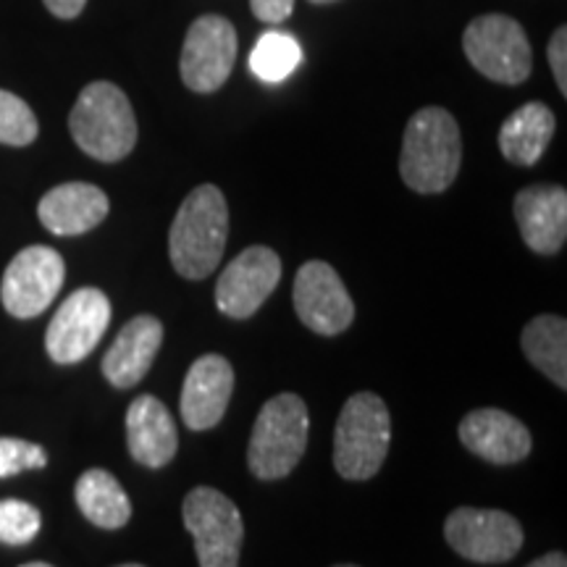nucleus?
Instances as JSON below:
<instances>
[{"label":"nucleus","instance_id":"1","mask_svg":"<svg viewBox=\"0 0 567 567\" xmlns=\"http://www.w3.org/2000/svg\"><path fill=\"white\" fill-rule=\"evenodd\" d=\"M229 237V208L221 189L200 184L176 210L168 231V252L176 274L200 281L216 271Z\"/></svg>","mask_w":567,"mask_h":567},{"label":"nucleus","instance_id":"2","mask_svg":"<svg viewBox=\"0 0 567 567\" xmlns=\"http://www.w3.org/2000/svg\"><path fill=\"white\" fill-rule=\"evenodd\" d=\"M460 161H463V140L452 113L439 105L417 111L402 137V182L421 195L444 193L457 179Z\"/></svg>","mask_w":567,"mask_h":567},{"label":"nucleus","instance_id":"3","mask_svg":"<svg viewBox=\"0 0 567 567\" xmlns=\"http://www.w3.org/2000/svg\"><path fill=\"white\" fill-rule=\"evenodd\" d=\"M69 130L90 158L103 163L126 158L137 145V118L130 97L111 82H92L80 92Z\"/></svg>","mask_w":567,"mask_h":567},{"label":"nucleus","instance_id":"4","mask_svg":"<svg viewBox=\"0 0 567 567\" xmlns=\"http://www.w3.org/2000/svg\"><path fill=\"white\" fill-rule=\"evenodd\" d=\"M308 405L292 392L276 394L255 417L247 465L260 481L289 476L308 446Z\"/></svg>","mask_w":567,"mask_h":567},{"label":"nucleus","instance_id":"5","mask_svg":"<svg viewBox=\"0 0 567 567\" xmlns=\"http://www.w3.org/2000/svg\"><path fill=\"white\" fill-rule=\"evenodd\" d=\"M392 442V417L379 394L360 392L344 402L334 431V467L347 481H368L381 471Z\"/></svg>","mask_w":567,"mask_h":567},{"label":"nucleus","instance_id":"6","mask_svg":"<svg viewBox=\"0 0 567 567\" xmlns=\"http://www.w3.org/2000/svg\"><path fill=\"white\" fill-rule=\"evenodd\" d=\"M184 526L195 538L200 567H239L245 542L243 515L229 496L210 486H197L182 507Z\"/></svg>","mask_w":567,"mask_h":567},{"label":"nucleus","instance_id":"7","mask_svg":"<svg viewBox=\"0 0 567 567\" xmlns=\"http://www.w3.org/2000/svg\"><path fill=\"white\" fill-rule=\"evenodd\" d=\"M463 51L473 69L499 84L526 82L534 66V53L523 27L502 13L473 19L463 34Z\"/></svg>","mask_w":567,"mask_h":567},{"label":"nucleus","instance_id":"8","mask_svg":"<svg viewBox=\"0 0 567 567\" xmlns=\"http://www.w3.org/2000/svg\"><path fill=\"white\" fill-rule=\"evenodd\" d=\"M111 323V300L101 289L82 287L55 310L45 334V350L53 363L74 365L95 350Z\"/></svg>","mask_w":567,"mask_h":567},{"label":"nucleus","instance_id":"9","mask_svg":"<svg viewBox=\"0 0 567 567\" xmlns=\"http://www.w3.org/2000/svg\"><path fill=\"white\" fill-rule=\"evenodd\" d=\"M63 279H66V266L53 247H24L6 268L0 300L13 318H34L51 308Z\"/></svg>","mask_w":567,"mask_h":567},{"label":"nucleus","instance_id":"10","mask_svg":"<svg viewBox=\"0 0 567 567\" xmlns=\"http://www.w3.org/2000/svg\"><path fill=\"white\" fill-rule=\"evenodd\" d=\"M444 538L460 557L496 565L513 559L523 547V528L502 509L460 507L446 517Z\"/></svg>","mask_w":567,"mask_h":567},{"label":"nucleus","instance_id":"11","mask_svg":"<svg viewBox=\"0 0 567 567\" xmlns=\"http://www.w3.org/2000/svg\"><path fill=\"white\" fill-rule=\"evenodd\" d=\"M234 61H237V30L229 19L200 17L193 21L182 48V80L193 92L221 90V84L229 80Z\"/></svg>","mask_w":567,"mask_h":567},{"label":"nucleus","instance_id":"12","mask_svg":"<svg viewBox=\"0 0 567 567\" xmlns=\"http://www.w3.org/2000/svg\"><path fill=\"white\" fill-rule=\"evenodd\" d=\"M281 279V258L271 247L252 245L239 252L216 284V305L224 316L245 321L258 313Z\"/></svg>","mask_w":567,"mask_h":567},{"label":"nucleus","instance_id":"13","mask_svg":"<svg viewBox=\"0 0 567 567\" xmlns=\"http://www.w3.org/2000/svg\"><path fill=\"white\" fill-rule=\"evenodd\" d=\"M295 310L310 331L337 337L350 329L354 318L352 297L339 274L323 260H308L295 279Z\"/></svg>","mask_w":567,"mask_h":567},{"label":"nucleus","instance_id":"14","mask_svg":"<svg viewBox=\"0 0 567 567\" xmlns=\"http://www.w3.org/2000/svg\"><path fill=\"white\" fill-rule=\"evenodd\" d=\"M234 392V368L221 354H203L182 386V417L193 431H208L221 421Z\"/></svg>","mask_w":567,"mask_h":567},{"label":"nucleus","instance_id":"15","mask_svg":"<svg viewBox=\"0 0 567 567\" xmlns=\"http://www.w3.org/2000/svg\"><path fill=\"white\" fill-rule=\"evenodd\" d=\"M460 442L488 463L513 465L528 457L530 431L505 410L481 408L463 417Z\"/></svg>","mask_w":567,"mask_h":567},{"label":"nucleus","instance_id":"16","mask_svg":"<svg viewBox=\"0 0 567 567\" xmlns=\"http://www.w3.org/2000/svg\"><path fill=\"white\" fill-rule=\"evenodd\" d=\"M523 239L538 255H555L567 239V193L555 184L520 189L513 203Z\"/></svg>","mask_w":567,"mask_h":567},{"label":"nucleus","instance_id":"17","mask_svg":"<svg viewBox=\"0 0 567 567\" xmlns=\"http://www.w3.org/2000/svg\"><path fill=\"white\" fill-rule=\"evenodd\" d=\"M109 195L87 182H69L53 187L38 205L42 226L55 237H80L101 226L109 216Z\"/></svg>","mask_w":567,"mask_h":567},{"label":"nucleus","instance_id":"18","mask_svg":"<svg viewBox=\"0 0 567 567\" xmlns=\"http://www.w3.org/2000/svg\"><path fill=\"white\" fill-rule=\"evenodd\" d=\"M126 442L130 455L145 467H163L176 455V423L158 396L142 394L126 410Z\"/></svg>","mask_w":567,"mask_h":567},{"label":"nucleus","instance_id":"19","mask_svg":"<svg viewBox=\"0 0 567 567\" xmlns=\"http://www.w3.org/2000/svg\"><path fill=\"white\" fill-rule=\"evenodd\" d=\"M163 342V326L153 316H137L118 331L103 358V375L113 386L130 389L145 379Z\"/></svg>","mask_w":567,"mask_h":567},{"label":"nucleus","instance_id":"20","mask_svg":"<svg viewBox=\"0 0 567 567\" xmlns=\"http://www.w3.org/2000/svg\"><path fill=\"white\" fill-rule=\"evenodd\" d=\"M555 113L544 103L520 105L499 130V151L515 166H534L555 137Z\"/></svg>","mask_w":567,"mask_h":567},{"label":"nucleus","instance_id":"21","mask_svg":"<svg viewBox=\"0 0 567 567\" xmlns=\"http://www.w3.org/2000/svg\"><path fill=\"white\" fill-rule=\"evenodd\" d=\"M76 505L92 526L116 530L124 528L132 517V502L116 478L103 467L84 471L74 488Z\"/></svg>","mask_w":567,"mask_h":567},{"label":"nucleus","instance_id":"22","mask_svg":"<svg viewBox=\"0 0 567 567\" xmlns=\"http://www.w3.org/2000/svg\"><path fill=\"white\" fill-rule=\"evenodd\" d=\"M520 347L549 381L567 389V323L559 316H538L523 329Z\"/></svg>","mask_w":567,"mask_h":567},{"label":"nucleus","instance_id":"23","mask_svg":"<svg viewBox=\"0 0 567 567\" xmlns=\"http://www.w3.org/2000/svg\"><path fill=\"white\" fill-rule=\"evenodd\" d=\"M302 63V48L292 34L266 32L260 34L250 53V69L258 80L268 84L284 82Z\"/></svg>","mask_w":567,"mask_h":567},{"label":"nucleus","instance_id":"24","mask_svg":"<svg viewBox=\"0 0 567 567\" xmlns=\"http://www.w3.org/2000/svg\"><path fill=\"white\" fill-rule=\"evenodd\" d=\"M38 118L30 105L9 90H0V142L11 147H24L38 140Z\"/></svg>","mask_w":567,"mask_h":567},{"label":"nucleus","instance_id":"25","mask_svg":"<svg viewBox=\"0 0 567 567\" xmlns=\"http://www.w3.org/2000/svg\"><path fill=\"white\" fill-rule=\"evenodd\" d=\"M40 513L30 502L0 499V544L24 547L40 530Z\"/></svg>","mask_w":567,"mask_h":567},{"label":"nucleus","instance_id":"26","mask_svg":"<svg viewBox=\"0 0 567 567\" xmlns=\"http://www.w3.org/2000/svg\"><path fill=\"white\" fill-rule=\"evenodd\" d=\"M48 465V452L24 439L0 436V478L17 476L21 471H40Z\"/></svg>","mask_w":567,"mask_h":567},{"label":"nucleus","instance_id":"27","mask_svg":"<svg viewBox=\"0 0 567 567\" xmlns=\"http://www.w3.org/2000/svg\"><path fill=\"white\" fill-rule=\"evenodd\" d=\"M565 53H567V30L565 27H559L549 40V66L557 80L559 92H563V97L567 95V63H565L567 55Z\"/></svg>","mask_w":567,"mask_h":567},{"label":"nucleus","instance_id":"28","mask_svg":"<svg viewBox=\"0 0 567 567\" xmlns=\"http://www.w3.org/2000/svg\"><path fill=\"white\" fill-rule=\"evenodd\" d=\"M250 9L260 21L279 24V21L289 19V13L295 9V0H250Z\"/></svg>","mask_w":567,"mask_h":567},{"label":"nucleus","instance_id":"29","mask_svg":"<svg viewBox=\"0 0 567 567\" xmlns=\"http://www.w3.org/2000/svg\"><path fill=\"white\" fill-rule=\"evenodd\" d=\"M42 3L48 6V11H51L53 17L74 19L80 17L84 6H87V0H42Z\"/></svg>","mask_w":567,"mask_h":567},{"label":"nucleus","instance_id":"30","mask_svg":"<svg viewBox=\"0 0 567 567\" xmlns=\"http://www.w3.org/2000/svg\"><path fill=\"white\" fill-rule=\"evenodd\" d=\"M526 567H567V557L563 551H549V555L534 559V563Z\"/></svg>","mask_w":567,"mask_h":567},{"label":"nucleus","instance_id":"31","mask_svg":"<svg viewBox=\"0 0 567 567\" xmlns=\"http://www.w3.org/2000/svg\"><path fill=\"white\" fill-rule=\"evenodd\" d=\"M21 567H53V565H48V563H27V565H21Z\"/></svg>","mask_w":567,"mask_h":567},{"label":"nucleus","instance_id":"32","mask_svg":"<svg viewBox=\"0 0 567 567\" xmlns=\"http://www.w3.org/2000/svg\"><path fill=\"white\" fill-rule=\"evenodd\" d=\"M310 3H334V0H310Z\"/></svg>","mask_w":567,"mask_h":567},{"label":"nucleus","instance_id":"33","mask_svg":"<svg viewBox=\"0 0 567 567\" xmlns=\"http://www.w3.org/2000/svg\"><path fill=\"white\" fill-rule=\"evenodd\" d=\"M118 567H145V565H134V563H132V565H118Z\"/></svg>","mask_w":567,"mask_h":567},{"label":"nucleus","instance_id":"34","mask_svg":"<svg viewBox=\"0 0 567 567\" xmlns=\"http://www.w3.org/2000/svg\"><path fill=\"white\" fill-rule=\"evenodd\" d=\"M334 567H358V565H334Z\"/></svg>","mask_w":567,"mask_h":567}]
</instances>
